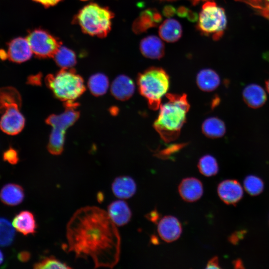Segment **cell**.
Instances as JSON below:
<instances>
[{"label":"cell","instance_id":"obj_5","mask_svg":"<svg viewBox=\"0 0 269 269\" xmlns=\"http://www.w3.org/2000/svg\"><path fill=\"white\" fill-rule=\"evenodd\" d=\"M45 82L54 96L66 102H74L85 90L83 78L72 68L48 75Z\"/></svg>","mask_w":269,"mask_h":269},{"label":"cell","instance_id":"obj_10","mask_svg":"<svg viewBox=\"0 0 269 269\" xmlns=\"http://www.w3.org/2000/svg\"><path fill=\"white\" fill-rule=\"evenodd\" d=\"M7 58L13 62L21 63L28 60L32 51L26 38L18 37L7 43Z\"/></svg>","mask_w":269,"mask_h":269},{"label":"cell","instance_id":"obj_24","mask_svg":"<svg viewBox=\"0 0 269 269\" xmlns=\"http://www.w3.org/2000/svg\"><path fill=\"white\" fill-rule=\"evenodd\" d=\"M202 131L209 138L221 137L226 133L225 124L218 118L210 117L206 119L202 123Z\"/></svg>","mask_w":269,"mask_h":269},{"label":"cell","instance_id":"obj_25","mask_svg":"<svg viewBox=\"0 0 269 269\" xmlns=\"http://www.w3.org/2000/svg\"><path fill=\"white\" fill-rule=\"evenodd\" d=\"M53 58L57 65L62 69L71 68L77 62L75 53L62 45L59 47Z\"/></svg>","mask_w":269,"mask_h":269},{"label":"cell","instance_id":"obj_19","mask_svg":"<svg viewBox=\"0 0 269 269\" xmlns=\"http://www.w3.org/2000/svg\"><path fill=\"white\" fill-rule=\"evenodd\" d=\"M136 185L134 180L128 176L116 177L112 184V190L115 196L123 199L132 197L135 193Z\"/></svg>","mask_w":269,"mask_h":269},{"label":"cell","instance_id":"obj_26","mask_svg":"<svg viewBox=\"0 0 269 269\" xmlns=\"http://www.w3.org/2000/svg\"><path fill=\"white\" fill-rule=\"evenodd\" d=\"M88 85L91 92L95 96H99L106 93L109 83L105 75L97 73L90 77Z\"/></svg>","mask_w":269,"mask_h":269},{"label":"cell","instance_id":"obj_43","mask_svg":"<svg viewBox=\"0 0 269 269\" xmlns=\"http://www.w3.org/2000/svg\"><path fill=\"white\" fill-rule=\"evenodd\" d=\"M259 1L260 0H247V1L251 5L259 4L260 3Z\"/></svg>","mask_w":269,"mask_h":269},{"label":"cell","instance_id":"obj_32","mask_svg":"<svg viewBox=\"0 0 269 269\" xmlns=\"http://www.w3.org/2000/svg\"><path fill=\"white\" fill-rule=\"evenodd\" d=\"M245 231H240L233 233L229 237V241L233 244H236L242 239L245 234Z\"/></svg>","mask_w":269,"mask_h":269},{"label":"cell","instance_id":"obj_45","mask_svg":"<svg viewBox=\"0 0 269 269\" xmlns=\"http://www.w3.org/2000/svg\"><path fill=\"white\" fill-rule=\"evenodd\" d=\"M266 87L268 92L269 93V78L266 81Z\"/></svg>","mask_w":269,"mask_h":269},{"label":"cell","instance_id":"obj_42","mask_svg":"<svg viewBox=\"0 0 269 269\" xmlns=\"http://www.w3.org/2000/svg\"><path fill=\"white\" fill-rule=\"evenodd\" d=\"M234 265L236 268H243L242 262L241 260H238L234 262Z\"/></svg>","mask_w":269,"mask_h":269},{"label":"cell","instance_id":"obj_22","mask_svg":"<svg viewBox=\"0 0 269 269\" xmlns=\"http://www.w3.org/2000/svg\"><path fill=\"white\" fill-rule=\"evenodd\" d=\"M24 198L23 188L14 183L5 185L0 191V199L8 206H15L21 203Z\"/></svg>","mask_w":269,"mask_h":269},{"label":"cell","instance_id":"obj_37","mask_svg":"<svg viewBox=\"0 0 269 269\" xmlns=\"http://www.w3.org/2000/svg\"><path fill=\"white\" fill-rule=\"evenodd\" d=\"M186 17L189 21L194 22L198 21L199 16L196 12L189 9Z\"/></svg>","mask_w":269,"mask_h":269},{"label":"cell","instance_id":"obj_47","mask_svg":"<svg viewBox=\"0 0 269 269\" xmlns=\"http://www.w3.org/2000/svg\"><path fill=\"white\" fill-rule=\"evenodd\" d=\"M81 1H87V0H80Z\"/></svg>","mask_w":269,"mask_h":269},{"label":"cell","instance_id":"obj_9","mask_svg":"<svg viewBox=\"0 0 269 269\" xmlns=\"http://www.w3.org/2000/svg\"><path fill=\"white\" fill-rule=\"evenodd\" d=\"M21 104H14L7 108L0 119V129L9 135H16L23 130L25 119L20 112Z\"/></svg>","mask_w":269,"mask_h":269},{"label":"cell","instance_id":"obj_14","mask_svg":"<svg viewBox=\"0 0 269 269\" xmlns=\"http://www.w3.org/2000/svg\"><path fill=\"white\" fill-rule=\"evenodd\" d=\"M139 49L143 56L152 59H160L165 53L163 42L155 35H149L142 39L139 43Z\"/></svg>","mask_w":269,"mask_h":269},{"label":"cell","instance_id":"obj_11","mask_svg":"<svg viewBox=\"0 0 269 269\" xmlns=\"http://www.w3.org/2000/svg\"><path fill=\"white\" fill-rule=\"evenodd\" d=\"M217 192L220 199L229 205H235L243 196L242 186L238 181L234 179H227L220 183Z\"/></svg>","mask_w":269,"mask_h":269},{"label":"cell","instance_id":"obj_8","mask_svg":"<svg viewBox=\"0 0 269 269\" xmlns=\"http://www.w3.org/2000/svg\"><path fill=\"white\" fill-rule=\"evenodd\" d=\"M26 39L32 52L38 58L53 57L61 45L58 38L42 28L29 30Z\"/></svg>","mask_w":269,"mask_h":269},{"label":"cell","instance_id":"obj_31","mask_svg":"<svg viewBox=\"0 0 269 269\" xmlns=\"http://www.w3.org/2000/svg\"><path fill=\"white\" fill-rule=\"evenodd\" d=\"M3 158L4 161L15 164L18 161V153L15 149L9 147L3 153Z\"/></svg>","mask_w":269,"mask_h":269},{"label":"cell","instance_id":"obj_33","mask_svg":"<svg viewBox=\"0 0 269 269\" xmlns=\"http://www.w3.org/2000/svg\"><path fill=\"white\" fill-rule=\"evenodd\" d=\"M162 12L164 16L170 18L175 14L176 10L173 6L166 5L163 7Z\"/></svg>","mask_w":269,"mask_h":269},{"label":"cell","instance_id":"obj_4","mask_svg":"<svg viewBox=\"0 0 269 269\" xmlns=\"http://www.w3.org/2000/svg\"><path fill=\"white\" fill-rule=\"evenodd\" d=\"M137 84L140 94L147 101L149 108L158 109L161 99L169 86V77L162 68L151 67L138 74Z\"/></svg>","mask_w":269,"mask_h":269},{"label":"cell","instance_id":"obj_3","mask_svg":"<svg viewBox=\"0 0 269 269\" xmlns=\"http://www.w3.org/2000/svg\"><path fill=\"white\" fill-rule=\"evenodd\" d=\"M114 13L107 7L90 3L79 10L73 18L82 31L91 36L104 38L110 32Z\"/></svg>","mask_w":269,"mask_h":269},{"label":"cell","instance_id":"obj_6","mask_svg":"<svg viewBox=\"0 0 269 269\" xmlns=\"http://www.w3.org/2000/svg\"><path fill=\"white\" fill-rule=\"evenodd\" d=\"M197 27L202 34L211 35L214 40L223 36L227 26L225 10L213 1H207L202 7Z\"/></svg>","mask_w":269,"mask_h":269},{"label":"cell","instance_id":"obj_13","mask_svg":"<svg viewBox=\"0 0 269 269\" xmlns=\"http://www.w3.org/2000/svg\"><path fill=\"white\" fill-rule=\"evenodd\" d=\"M178 192L183 200L188 202L199 199L203 193L202 182L194 177L183 179L178 186Z\"/></svg>","mask_w":269,"mask_h":269},{"label":"cell","instance_id":"obj_27","mask_svg":"<svg viewBox=\"0 0 269 269\" xmlns=\"http://www.w3.org/2000/svg\"><path fill=\"white\" fill-rule=\"evenodd\" d=\"M198 168L202 174L207 177L216 174L219 170L216 159L210 154L205 155L200 158Z\"/></svg>","mask_w":269,"mask_h":269},{"label":"cell","instance_id":"obj_23","mask_svg":"<svg viewBox=\"0 0 269 269\" xmlns=\"http://www.w3.org/2000/svg\"><path fill=\"white\" fill-rule=\"evenodd\" d=\"M196 83L200 90L205 92H211L218 87L220 84V79L214 70L204 69L198 73Z\"/></svg>","mask_w":269,"mask_h":269},{"label":"cell","instance_id":"obj_41","mask_svg":"<svg viewBox=\"0 0 269 269\" xmlns=\"http://www.w3.org/2000/svg\"><path fill=\"white\" fill-rule=\"evenodd\" d=\"M7 58V54L6 52L0 49V58L2 60H5Z\"/></svg>","mask_w":269,"mask_h":269},{"label":"cell","instance_id":"obj_28","mask_svg":"<svg viewBox=\"0 0 269 269\" xmlns=\"http://www.w3.org/2000/svg\"><path fill=\"white\" fill-rule=\"evenodd\" d=\"M15 235L14 228L8 220L0 218V246H9L13 242Z\"/></svg>","mask_w":269,"mask_h":269},{"label":"cell","instance_id":"obj_39","mask_svg":"<svg viewBox=\"0 0 269 269\" xmlns=\"http://www.w3.org/2000/svg\"><path fill=\"white\" fill-rule=\"evenodd\" d=\"M146 218L148 219L149 220L155 222L158 220L159 218V214L156 211H153L151 212L149 214L146 215Z\"/></svg>","mask_w":269,"mask_h":269},{"label":"cell","instance_id":"obj_48","mask_svg":"<svg viewBox=\"0 0 269 269\" xmlns=\"http://www.w3.org/2000/svg\"></svg>","mask_w":269,"mask_h":269},{"label":"cell","instance_id":"obj_12","mask_svg":"<svg viewBox=\"0 0 269 269\" xmlns=\"http://www.w3.org/2000/svg\"><path fill=\"white\" fill-rule=\"evenodd\" d=\"M157 231L163 241L170 243L179 238L182 228L180 222L176 217L169 215L163 217L158 223Z\"/></svg>","mask_w":269,"mask_h":269},{"label":"cell","instance_id":"obj_36","mask_svg":"<svg viewBox=\"0 0 269 269\" xmlns=\"http://www.w3.org/2000/svg\"><path fill=\"white\" fill-rule=\"evenodd\" d=\"M189 9L184 6H179L176 10V13L178 16L183 18L186 16Z\"/></svg>","mask_w":269,"mask_h":269},{"label":"cell","instance_id":"obj_29","mask_svg":"<svg viewBox=\"0 0 269 269\" xmlns=\"http://www.w3.org/2000/svg\"><path fill=\"white\" fill-rule=\"evenodd\" d=\"M244 187L246 191L251 195H257L264 189V183L262 180L255 175L247 176L244 181Z\"/></svg>","mask_w":269,"mask_h":269},{"label":"cell","instance_id":"obj_34","mask_svg":"<svg viewBox=\"0 0 269 269\" xmlns=\"http://www.w3.org/2000/svg\"><path fill=\"white\" fill-rule=\"evenodd\" d=\"M33 1L39 3L45 7H48L55 5L62 0H32Z\"/></svg>","mask_w":269,"mask_h":269},{"label":"cell","instance_id":"obj_17","mask_svg":"<svg viewBox=\"0 0 269 269\" xmlns=\"http://www.w3.org/2000/svg\"><path fill=\"white\" fill-rule=\"evenodd\" d=\"M135 86L133 81L125 75H120L113 81L111 87L112 95L121 101L129 99L133 95Z\"/></svg>","mask_w":269,"mask_h":269},{"label":"cell","instance_id":"obj_18","mask_svg":"<svg viewBox=\"0 0 269 269\" xmlns=\"http://www.w3.org/2000/svg\"><path fill=\"white\" fill-rule=\"evenodd\" d=\"M242 96L246 105L253 109L263 106L267 99L264 89L256 84H251L247 86L243 91Z\"/></svg>","mask_w":269,"mask_h":269},{"label":"cell","instance_id":"obj_15","mask_svg":"<svg viewBox=\"0 0 269 269\" xmlns=\"http://www.w3.org/2000/svg\"><path fill=\"white\" fill-rule=\"evenodd\" d=\"M160 13L155 8H148L142 11L134 21L133 25L134 32L139 34L148 28L155 27L161 21Z\"/></svg>","mask_w":269,"mask_h":269},{"label":"cell","instance_id":"obj_1","mask_svg":"<svg viewBox=\"0 0 269 269\" xmlns=\"http://www.w3.org/2000/svg\"><path fill=\"white\" fill-rule=\"evenodd\" d=\"M65 251L90 259L94 268H113L120 255V237L107 211L87 206L77 210L66 226Z\"/></svg>","mask_w":269,"mask_h":269},{"label":"cell","instance_id":"obj_40","mask_svg":"<svg viewBox=\"0 0 269 269\" xmlns=\"http://www.w3.org/2000/svg\"><path fill=\"white\" fill-rule=\"evenodd\" d=\"M19 260L22 262H25L29 260L30 254L29 253L23 252L19 254L18 256Z\"/></svg>","mask_w":269,"mask_h":269},{"label":"cell","instance_id":"obj_2","mask_svg":"<svg viewBox=\"0 0 269 269\" xmlns=\"http://www.w3.org/2000/svg\"><path fill=\"white\" fill-rule=\"evenodd\" d=\"M167 101L160 106L153 128L166 142L176 139L185 123L190 105L186 94H167Z\"/></svg>","mask_w":269,"mask_h":269},{"label":"cell","instance_id":"obj_46","mask_svg":"<svg viewBox=\"0 0 269 269\" xmlns=\"http://www.w3.org/2000/svg\"><path fill=\"white\" fill-rule=\"evenodd\" d=\"M192 1L194 3V2H198L200 0H192Z\"/></svg>","mask_w":269,"mask_h":269},{"label":"cell","instance_id":"obj_38","mask_svg":"<svg viewBox=\"0 0 269 269\" xmlns=\"http://www.w3.org/2000/svg\"><path fill=\"white\" fill-rule=\"evenodd\" d=\"M41 77L40 74L31 76L28 78V82H29L30 84L38 85L41 81Z\"/></svg>","mask_w":269,"mask_h":269},{"label":"cell","instance_id":"obj_16","mask_svg":"<svg viewBox=\"0 0 269 269\" xmlns=\"http://www.w3.org/2000/svg\"><path fill=\"white\" fill-rule=\"evenodd\" d=\"M108 214L117 226H123L130 221L132 212L128 204L122 200L111 202L108 206Z\"/></svg>","mask_w":269,"mask_h":269},{"label":"cell","instance_id":"obj_35","mask_svg":"<svg viewBox=\"0 0 269 269\" xmlns=\"http://www.w3.org/2000/svg\"><path fill=\"white\" fill-rule=\"evenodd\" d=\"M206 269H220L219 266L218 258L214 257L211 259L208 262Z\"/></svg>","mask_w":269,"mask_h":269},{"label":"cell","instance_id":"obj_30","mask_svg":"<svg viewBox=\"0 0 269 269\" xmlns=\"http://www.w3.org/2000/svg\"><path fill=\"white\" fill-rule=\"evenodd\" d=\"M35 269H71L66 263L61 262L54 256L46 257L33 266Z\"/></svg>","mask_w":269,"mask_h":269},{"label":"cell","instance_id":"obj_7","mask_svg":"<svg viewBox=\"0 0 269 269\" xmlns=\"http://www.w3.org/2000/svg\"><path fill=\"white\" fill-rule=\"evenodd\" d=\"M78 104L73 102H65V110L59 115H51L46 120L52 127L49 141L55 145L64 143L65 131L78 119L80 113L76 110Z\"/></svg>","mask_w":269,"mask_h":269},{"label":"cell","instance_id":"obj_20","mask_svg":"<svg viewBox=\"0 0 269 269\" xmlns=\"http://www.w3.org/2000/svg\"><path fill=\"white\" fill-rule=\"evenodd\" d=\"M158 33L163 40L167 42H175L182 36V26L177 20L168 18L165 20L160 25Z\"/></svg>","mask_w":269,"mask_h":269},{"label":"cell","instance_id":"obj_21","mask_svg":"<svg viewBox=\"0 0 269 269\" xmlns=\"http://www.w3.org/2000/svg\"><path fill=\"white\" fill-rule=\"evenodd\" d=\"M12 224L15 230L24 235L33 234L36 229L34 215L28 211H22L17 214Z\"/></svg>","mask_w":269,"mask_h":269},{"label":"cell","instance_id":"obj_44","mask_svg":"<svg viewBox=\"0 0 269 269\" xmlns=\"http://www.w3.org/2000/svg\"><path fill=\"white\" fill-rule=\"evenodd\" d=\"M4 257L2 252L0 250V265L3 263Z\"/></svg>","mask_w":269,"mask_h":269}]
</instances>
